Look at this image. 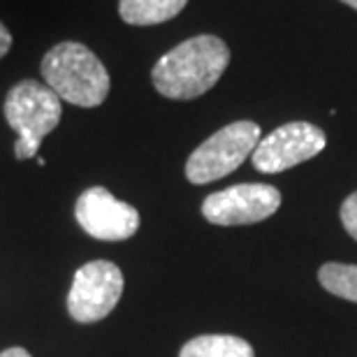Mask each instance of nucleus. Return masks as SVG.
<instances>
[{"label":"nucleus","mask_w":357,"mask_h":357,"mask_svg":"<svg viewBox=\"0 0 357 357\" xmlns=\"http://www.w3.org/2000/svg\"><path fill=\"white\" fill-rule=\"evenodd\" d=\"M230 66V49L216 35H195L160 56L151 82L162 98L195 100L211 91Z\"/></svg>","instance_id":"obj_1"},{"label":"nucleus","mask_w":357,"mask_h":357,"mask_svg":"<svg viewBox=\"0 0 357 357\" xmlns=\"http://www.w3.org/2000/svg\"><path fill=\"white\" fill-rule=\"evenodd\" d=\"M42 79L61 100L77 107H98L109 96L112 79L105 63L82 42H59L42 59Z\"/></svg>","instance_id":"obj_2"},{"label":"nucleus","mask_w":357,"mask_h":357,"mask_svg":"<svg viewBox=\"0 0 357 357\" xmlns=\"http://www.w3.org/2000/svg\"><path fill=\"white\" fill-rule=\"evenodd\" d=\"M61 98L47 84L35 79L14 84L5 98V119L17 132V144H14L17 160L38 155L45 137L61 123Z\"/></svg>","instance_id":"obj_3"},{"label":"nucleus","mask_w":357,"mask_h":357,"mask_svg":"<svg viewBox=\"0 0 357 357\" xmlns=\"http://www.w3.org/2000/svg\"><path fill=\"white\" fill-rule=\"evenodd\" d=\"M260 142V126L253 121H234L202 142L185 162V178L195 185L218 181L232 174Z\"/></svg>","instance_id":"obj_4"},{"label":"nucleus","mask_w":357,"mask_h":357,"mask_svg":"<svg viewBox=\"0 0 357 357\" xmlns=\"http://www.w3.org/2000/svg\"><path fill=\"white\" fill-rule=\"evenodd\" d=\"M123 295V274L114 262L93 260L77 269L70 285L68 311L77 323H98L116 309Z\"/></svg>","instance_id":"obj_5"},{"label":"nucleus","mask_w":357,"mask_h":357,"mask_svg":"<svg viewBox=\"0 0 357 357\" xmlns=\"http://www.w3.org/2000/svg\"><path fill=\"white\" fill-rule=\"evenodd\" d=\"M325 144V132L318 126L306 123V121H292L258 142L255 151L251 153L253 167L262 174L285 172L299 162L316 158Z\"/></svg>","instance_id":"obj_6"},{"label":"nucleus","mask_w":357,"mask_h":357,"mask_svg":"<svg viewBox=\"0 0 357 357\" xmlns=\"http://www.w3.org/2000/svg\"><path fill=\"white\" fill-rule=\"evenodd\" d=\"M281 206V192L269 183H237L211 192L202 204V216L213 225H251L269 218Z\"/></svg>","instance_id":"obj_7"},{"label":"nucleus","mask_w":357,"mask_h":357,"mask_svg":"<svg viewBox=\"0 0 357 357\" xmlns=\"http://www.w3.org/2000/svg\"><path fill=\"white\" fill-rule=\"evenodd\" d=\"M82 230L100 241H126L139 227V213L132 204L121 202L102 185L84 190L75 204Z\"/></svg>","instance_id":"obj_8"},{"label":"nucleus","mask_w":357,"mask_h":357,"mask_svg":"<svg viewBox=\"0 0 357 357\" xmlns=\"http://www.w3.org/2000/svg\"><path fill=\"white\" fill-rule=\"evenodd\" d=\"M188 0H119V14L130 26H155L174 19Z\"/></svg>","instance_id":"obj_9"},{"label":"nucleus","mask_w":357,"mask_h":357,"mask_svg":"<svg viewBox=\"0 0 357 357\" xmlns=\"http://www.w3.org/2000/svg\"><path fill=\"white\" fill-rule=\"evenodd\" d=\"M178 357H255L248 341L230 334H204L190 339Z\"/></svg>","instance_id":"obj_10"},{"label":"nucleus","mask_w":357,"mask_h":357,"mask_svg":"<svg viewBox=\"0 0 357 357\" xmlns=\"http://www.w3.org/2000/svg\"><path fill=\"white\" fill-rule=\"evenodd\" d=\"M318 278L325 290L332 295L357 304V265H341V262H327L320 267Z\"/></svg>","instance_id":"obj_11"},{"label":"nucleus","mask_w":357,"mask_h":357,"mask_svg":"<svg viewBox=\"0 0 357 357\" xmlns=\"http://www.w3.org/2000/svg\"><path fill=\"white\" fill-rule=\"evenodd\" d=\"M341 223H344L346 232L357 241V190L341 204Z\"/></svg>","instance_id":"obj_12"},{"label":"nucleus","mask_w":357,"mask_h":357,"mask_svg":"<svg viewBox=\"0 0 357 357\" xmlns=\"http://www.w3.org/2000/svg\"><path fill=\"white\" fill-rule=\"evenodd\" d=\"M10 49H12V35H10V31L5 28L3 21H0V59H5Z\"/></svg>","instance_id":"obj_13"},{"label":"nucleus","mask_w":357,"mask_h":357,"mask_svg":"<svg viewBox=\"0 0 357 357\" xmlns=\"http://www.w3.org/2000/svg\"><path fill=\"white\" fill-rule=\"evenodd\" d=\"M0 357H31V353L24 351V348H10V351L0 353Z\"/></svg>","instance_id":"obj_14"},{"label":"nucleus","mask_w":357,"mask_h":357,"mask_svg":"<svg viewBox=\"0 0 357 357\" xmlns=\"http://www.w3.org/2000/svg\"><path fill=\"white\" fill-rule=\"evenodd\" d=\"M344 5H348V7H353V10H357V0H341Z\"/></svg>","instance_id":"obj_15"}]
</instances>
